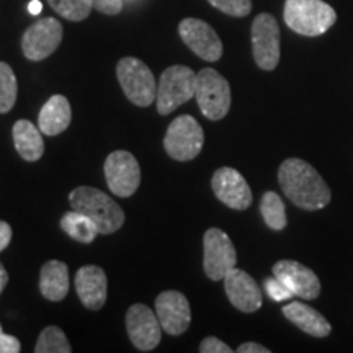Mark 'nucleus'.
<instances>
[{
  "label": "nucleus",
  "instance_id": "f257e3e1",
  "mask_svg": "<svg viewBox=\"0 0 353 353\" xmlns=\"http://www.w3.org/2000/svg\"><path fill=\"white\" fill-rule=\"evenodd\" d=\"M278 182L288 200L306 211L325 208L332 198L319 172L301 159H286L278 169Z\"/></svg>",
  "mask_w": 353,
  "mask_h": 353
},
{
  "label": "nucleus",
  "instance_id": "f03ea898",
  "mask_svg": "<svg viewBox=\"0 0 353 353\" xmlns=\"http://www.w3.org/2000/svg\"><path fill=\"white\" fill-rule=\"evenodd\" d=\"M72 210L85 214L99 228L100 234H112L125 223V211L113 198L94 187H77L69 195Z\"/></svg>",
  "mask_w": 353,
  "mask_h": 353
},
{
  "label": "nucleus",
  "instance_id": "7ed1b4c3",
  "mask_svg": "<svg viewBox=\"0 0 353 353\" xmlns=\"http://www.w3.org/2000/svg\"><path fill=\"white\" fill-rule=\"evenodd\" d=\"M285 23L303 37L324 34L337 20V13L322 0H286Z\"/></svg>",
  "mask_w": 353,
  "mask_h": 353
},
{
  "label": "nucleus",
  "instance_id": "20e7f679",
  "mask_svg": "<svg viewBox=\"0 0 353 353\" xmlns=\"http://www.w3.org/2000/svg\"><path fill=\"white\" fill-rule=\"evenodd\" d=\"M196 74L187 65H170L157 83V112L169 114L195 97Z\"/></svg>",
  "mask_w": 353,
  "mask_h": 353
},
{
  "label": "nucleus",
  "instance_id": "39448f33",
  "mask_svg": "<svg viewBox=\"0 0 353 353\" xmlns=\"http://www.w3.org/2000/svg\"><path fill=\"white\" fill-rule=\"evenodd\" d=\"M195 99L208 120H223L231 108V85L218 70L201 69L196 74Z\"/></svg>",
  "mask_w": 353,
  "mask_h": 353
},
{
  "label": "nucleus",
  "instance_id": "423d86ee",
  "mask_svg": "<svg viewBox=\"0 0 353 353\" xmlns=\"http://www.w3.org/2000/svg\"><path fill=\"white\" fill-rule=\"evenodd\" d=\"M117 76L120 85L138 107H149L157 97V83L152 70L138 57H123L117 65Z\"/></svg>",
  "mask_w": 353,
  "mask_h": 353
},
{
  "label": "nucleus",
  "instance_id": "0eeeda50",
  "mask_svg": "<svg viewBox=\"0 0 353 353\" xmlns=\"http://www.w3.org/2000/svg\"><path fill=\"white\" fill-rule=\"evenodd\" d=\"M205 132L192 114H182L170 123L165 132L164 148L172 159L187 162L201 152Z\"/></svg>",
  "mask_w": 353,
  "mask_h": 353
},
{
  "label": "nucleus",
  "instance_id": "6e6552de",
  "mask_svg": "<svg viewBox=\"0 0 353 353\" xmlns=\"http://www.w3.org/2000/svg\"><path fill=\"white\" fill-rule=\"evenodd\" d=\"M203 268L213 281L224 280L236 268L237 254L231 237L218 228H211L203 236Z\"/></svg>",
  "mask_w": 353,
  "mask_h": 353
},
{
  "label": "nucleus",
  "instance_id": "1a4fd4ad",
  "mask_svg": "<svg viewBox=\"0 0 353 353\" xmlns=\"http://www.w3.org/2000/svg\"><path fill=\"white\" fill-rule=\"evenodd\" d=\"M252 52L260 69L273 70L280 63V26L270 13H260L252 23Z\"/></svg>",
  "mask_w": 353,
  "mask_h": 353
},
{
  "label": "nucleus",
  "instance_id": "9d476101",
  "mask_svg": "<svg viewBox=\"0 0 353 353\" xmlns=\"http://www.w3.org/2000/svg\"><path fill=\"white\" fill-rule=\"evenodd\" d=\"M105 179L113 195L131 196L141 183V169L136 157L128 151H114L105 161Z\"/></svg>",
  "mask_w": 353,
  "mask_h": 353
},
{
  "label": "nucleus",
  "instance_id": "9b49d317",
  "mask_svg": "<svg viewBox=\"0 0 353 353\" xmlns=\"http://www.w3.org/2000/svg\"><path fill=\"white\" fill-rule=\"evenodd\" d=\"M63 41V25L59 20L41 19L26 30L21 38V50L26 59L43 61L57 50Z\"/></svg>",
  "mask_w": 353,
  "mask_h": 353
},
{
  "label": "nucleus",
  "instance_id": "f8f14e48",
  "mask_svg": "<svg viewBox=\"0 0 353 353\" xmlns=\"http://www.w3.org/2000/svg\"><path fill=\"white\" fill-rule=\"evenodd\" d=\"M126 329L132 345L141 352H151L161 343L162 325L145 304H132L126 312Z\"/></svg>",
  "mask_w": 353,
  "mask_h": 353
},
{
  "label": "nucleus",
  "instance_id": "ddd939ff",
  "mask_svg": "<svg viewBox=\"0 0 353 353\" xmlns=\"http://www.w3.org/2000/svg\"><path fill=\"white\" fill-rule=\"evenodd\" d=\"M216 198L229 208L244 211L252 205V190L239 172L232 167H221L211 179Z\"/></svg>",
  "mask_w": 353,
  "mask_h": 353
},
{
  "label": "nucleus",
  "instance_id": "4468645a",
  "mask_svg": "<svg viewBox=\"0 0 353 353\" xmlns=\"http://www.w3.org/2000/svg\"><path fill=\"white\" fill-rule=\"evenodd\" d=\"M179 33L183 43L201 59L214 63L223 56V43H221L213 26H210L206 21L185 19L179 25Z\"/></svg>",
  "mask_w": 353,
  "mask_h": 353
},
{
  "label": "nucleus",
  "instance_id": "2eb2a0df",
  "mask_svg": "<svg viewBox=\"0 0 353 353\" xmlns=\"http://www.w3.org/2000/svg\"><path fill=\"white\" fill-rule=\"evenodd\" d=\"M273 276L286 285L294 296L316 299L321 294V281L311 268L294 260H280L273 265Z\"/></svg>",
  "mask_w": 353,
  "mask_h": 353
},
{
  "label": "nucleus",
  "instance_id": "dca6fc26",
  "mask_svg": "<svg viewBox=\"0 0 353 353\" xmlns=\"http://www.w3.org/2000/svg\"><path fill=\"white\" fill-rule=\"evenodd\" d=\"M156 314L162 330L170 335H180L188 329L192 309L188 299L180 291H164L156 299Z\"/></svg>",
  "mask_w": 353,
  "mask_h": 353
},
{
  "label": "nucleus",
  "instance_id": "f3484780",
  "mask_svg": "<svg viewBox=\"0 0 353 353\" xmlns=\"http://www.w3.org/2000/svg\"><path fill=\"white\" fill-rule=\"evenodd\" d=\"M224 288L229 301L242 312H255L262 307V293L257 281L249 273L232 268L224 276Z\"/></svg>",
  "mask_w": 353,
  "mask_h": 353
},
{
  "label": "nucleus",
  "instance_id": "a211bd4d",
  "mask_svg": "<svg viewBox=\"0 0 353 353\" xmlns=\"http://www.w3.org/2000/svg\"><path fill=\"white\" fill-rule=\"evenodd\" d=\"M107 275L97 265L79 268L76 275V290L83 306L99 311L107 301Z\"/></svg>",
  "mask_w": 353,
  "mask_h": 353
},
{
  "label": "nucleus",
  "instance_id": "6ab92c4d",
  "mask_svg": "<svg viewBox=\"0 0 353 353\" xmlns=\"http://www.w3.org/2000/svg\"><path fill=\"white\" fill-rule=\"evenodd\" d=\"M283 316L303 332L312 335V337H327L332 332L329 321L319 311L304 303H288L283 306Z\"/></svg>",
  "mask_w": 353,
  "mask_h": 353
},
{
  "label": "nucleus",
  "instance_id": "aec40b11",
  "mask_svg": "<svg viewBox=\"0 0 353 353\" xmlns=\"http://www.w3.org/2000/svg\"><path fill=\"white\" fill-rule=\"evenodd\" d=\"M70 118H72V112H70L69 100L64 95H52L39 112L38 128L43 134L57 136L68 130Z\"/></svg>",
  "mask_w": 353,
  "mask_h": 353
},
{
  "label": "nucleus",
  "instance_id": "412c9836",
  "mask_svg": "<svg viewBox=\"0 0 353 353\" xmlns=\"http://www.w3.org/2000/svg\"><path fill=\"white\" fill-rule=\"evenodd\" d=\"M39 290L50 301H63L69 293V268L59 260H50L43 265L39 275Z\"/></svg>",
  "mask_w": 353,
  "mask_h": 353
},
{
  "label": "nucleus",
  "instance_id": "4be33fe9",
  "mask_svg": "<svg viewBox=\"0 0 353 353\" xmlns=\"http://www.w3.org/2000/svg\"><path fill=\"white\" fill-rule=\"evenodd\" d=\"M13 143L21 159L28 162L39 161L44 152L41 130L28 120H19L13 125Z\"/></svg>",
  "mask_w": 353,
  "mask_h": 353
},
{
  "label": "nucleus",
  "instance_id": "5701e85b",
  "mask_svg": "<svg viewBox=\"0 0 353 353\" xmlns=\"http://www.w3.org/2000/svg\"><path fill=\"white\" fill-rule=\"evenodd\" d=\"M61 228L68 236L72 237L74 241L82 242V244H90L99 236V228L88 216L79 213L72 210L68 211L61 219Z\"/></svg>",
  "mask_w": 353,
  "mask_h": 353
},
{
  "label": "nucleus",
  "instance_id": "b1692460",
  "mask_svg": "<svg viewBox=\"0 0 353 353\" xmlns=\"http://www.w3.org/2000/svg\"><path fill=\"white\" fill-rule=\"evenodd\" d=\"M260 213H262L265 224L273 231H281L286 228V210L281 196L275 192H267L260 201Z\"/></svg>",
  "mask_w": 353,
  "mask_h": 353
},
{
  "label": "nucleus",
  "instance_id": "393cba45",
  "mask_svg": "<svg viewBox=\"0 0 353 353\" xmlns=\"http://www.w3.org/2000/svg\"><path fill=\"white\" fill-rule=\"evenodd\" d=\"M37 353H70V343L65 337V334L56 325H50V327L43 329L39 334L37 347H34Z\"/></svg>",
  "mask_w": 353,
  "mask_h": 353
},
{
  "label": "nucleus",
  "instance_id": "a878e982",
  "mask_svg": "<svg viewBox=\"0 0 353 353\" xmlns=\"http://www.w3.org/2000/svg\"><path fill=\"white\" fill-rule=\"evenodd\" d=\"M17 92V77L7 63H0V113L10 112L15 105Z\"/></svg>",
  "mask_w": 353,
  "mask_h": 353
},
{
  "label": "nucleus",
  "instance_id": "bb28decb",
  "mask_svg": "<svg viewBox=\"0 0 353 353\" xmlns=\"http://www.w3.org/2000/svg\"><path fill=\"white\" fill-rule=\"evenodd\" d=\"M52 10L70 21H82L90 15L92 7L83 0H48Z\"/></svg>",
  "mask_w": 353,
  "mask_h": 353
},
{
  "label": "nucleus",
  "instance_id": "cd10ccee",
  "mask_svg": "<svg viewBox=\"0 0 353 353\" xmlns=\"http://www.w3.org/2000/svg\"><path fill=\"white\" fill-rule=\"evenodd\" d=\"M214 8L231 17H247L252 10V0H208Z\"/></svg>",
  "mask_w": 353,
  "mask_h": 353
},
{
  "label": "nucleus",
  "instance_id": "c85d7f7f",
  "mask_svg": "<svg viewBox=\"0 0 353 353\" xmlns=\"http://www.w3.org/2000/svg\"><path fill=\"white\" fill-rule=\"evenodd\" d=\"M265 290H267L268 296H270L273 301H286V299L293 298L294 294L291 293V291L286 288L285 283H281L278 278H268V280H265Z\"/></svg>",
  "mask_w": 353,
  "mask_h": 353
},
{
  "label": "nucleus",
  "instance_id": "c756f323",
  "mask_svg": "<svg viewBox=\"0 0 353 353\" xmlns=\"http://www.w3.org/2000/svg\"><path fill=\"white\" fill-rule=\"evenodd\" d=\"M83 2L105 15H118L123 10V0H83Z\"/></svg>",
  "mask_w": 353,
  "mask_h": 353
},
{
  "label": "nucleus",
  "instance_id": "7c9ffc66",
  "mask_svg": "<svg viewBox=\"0 0 353 353\" xmlns=\"http://www.w3.org/2000/svg\"><path fill=\"white\" fill-rule=\"evenodd\" d=\"M201 353H232V348L218 337H206L200 345Z\"/></svg>",
  "mask_w": 353,
  "mask_h": 353
},
{
  "label": "nucleus",
  "instance_id": "2f4dec72",
  "mask_svg": "<svg viewBox=\"0 0 353 353\" xmlns=\"http://www.w3.org/2000/svg\"><path fill=\"white\" fill-rule=\"evenodd\" d=\"M21 350V343L13 335L3 334L2 327H0V353H19Z\"/></svg>",
  "mask_w": 353,
  "mask_h": 353
},
{
  "label": "nucleus",
  "instance_id": "473e14b6",
  "mask_svg": "<svg viewBox=\"0 0 353 353\" xmlns=\"http://www.w3.org/2000/svg\"><path fill=\"white\" fill-rule=\"evenodd\" d=\"M12 241V228L7 223L0 221V252L3 249H7V245Z\"/></svg>",
  "mask_w": 353,
  "mask_h": 353
},
{
  "label": "nucleus",
  "instance_id": "72a5a7b5",
  "mask_svg": "<svg viewBox=\"0 0 353 353\" xmlns=\"http://www.w3.org/2000/svg\"><path fill=\"white\" fill-rule=\"evenodd\" d=\"M237 352L239 353H270L267 347L260 345V343H255V342H245L242 343V345L237 348Z\"/></svg>",
  "mask_w": 353,
  "mask_h": 353
},
{
  "label": "nucleus",
  "instance_id": "f704fd0d",
  "mask_svg": "<svg viewBox=\"0 0 353 353\" xmlns=\"http://www.w3.org/2000/svg\"><path fill=\"white\" fill-rule=\"evenodd\" d=\"M7 283H8V273L6 268H3V265L0 263V294H2V291L7 286Z\"/></svg>",
  "mask_w": 353,
  "mask_h": 353
},
{
  "label": "nucleus",
  "instance_id": "c9c22d12",
  "mask_svg": "<svg viewBox=\"0 0 353 353\" xmlns=\"http://www.w3.org/2000/svg\"><path fill=\"white\" fill-rule=\"evenodd\" d=\"M41 8H43V6H41V2H39V0H32V2L28 3V10H30V13H32V15H38V13L41 12Z\"/></svg>",
  "mask_w": 353,
  "mask_h": 353
}]
</instances>
